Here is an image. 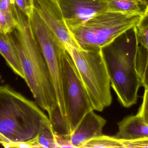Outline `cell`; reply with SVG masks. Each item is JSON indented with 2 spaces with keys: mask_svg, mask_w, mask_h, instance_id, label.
Wrapping results in <instances>:
<instances>
[{
  "mask_svg": "<svg viewBox=\"0 0 148 148\" xmlns=\"http://www.w3.org/2000/svg\"><path fill=\"white\" fill-rule=\"evenodd\" d=\"M16 23L8 34L16 47L24 79L37 105L47 111L51 122L56 116L57 105L53 82L41 50L33 32L30 19L12 0Z\"/></svg>",
  "mask_w": 148,
  "mask_h": 148,
  "instance_id": "obj_1",
  "label": "cell"
},
{
  "mask_svg": "<svg viewBox=\"0 0 148 148\" xmlns=\"http://www.w3.org/2000/svg\"><path fill=\"white\" fill-rule=\"evenodd\" d=\"M123 41H114L102 49L110 85L120 103L126 108L135 104L142 86L137 65L141 44L136 27L122 35Z\"/></svg>",
  "mask_w": 148,
  "mask_h": 148,
  "instance_id": "obj_2",
  "label": "cell"
},
{
  "mask_svg": "<svg viewBox=\"0 0 148 148\" xmlns=\"http://www.w3.org/2000/svg\"><path fill=\"white\" fill-rule=\"evenodd\" d=\"M47 118L34 102L8 85L0 86L2 143H19L34 139L38 134L42 121Z\"/></svg>",
  "mask_w": 148,
  "mask_h": 148,
  "instance_id": "obj_3",
  "label": "cell"
},
{
  "mask_svg": "<svg viewBox=\"0 0 148 148\" xmlns=\"http://www.w3.org/2000/svg\"><path fill=\"white\" fill-rule=\"evenodd\" d=\"M143 16L107 10L80 25L68 28L80 48L103 49L123 34L136 27Z\"/></svg>",
  "mask_w": 148,
  "mask_h": 148,
  "instance_id": "obj_4",
  "label": "cell"
},
{
  "mask_svg": "<svg viewBox=\"0 0 148 148\" xmlns=\"http://www.w3.org/2000/svg\"><path fill=\"white\" fill-rule=\"evenodd\" d=\"M73 61L94 110L101 112L112 102L110 82L102 49L66 48Z\"/></svg>",
  "mask_w": 148,
  "mask_h": 148,
  "instance_id": "obj_5",
  "label": "cell"
},
{
  "mask_svg": "<svg viewBox=\"0 0 148 148\" xmlns=\"http://www.w3.org/2000/svg\"><path fill=\"white\" fill-rule=\"evenodd\" d=\"M36 38L41 50L54 87L57 101L56 120L64 126H69L65 106L62 75V62L66 49L55 34L42 21L33 26Z\"/></svg>",
  "mask_w": 148,
  "mask_h": 148,
  "instance_id": "obj_6",
  "label": "cell"
},
{
  "mask_svg": "<svg viewBox=\"0 0 148 148\" xmlns=\"http://www.w3.org/2000/svg\"><path fill=\"white\" fill-rule=\"evenodd\" d=\"M62 75L65 106L70 135L85 115L94 109L67 50L63 57Z\"/></svg>",
  "mask_w": 148,
  "mask_h": 148,
  "instance_id": "obj_7",
  "label": "cell"
},
{
  "mask_svg": "<svg viewBox=\"0 0 148 148\" xmlns=\"http://www.w3.org/2000/svg\"><path fill=\"white\" fill-rule=\"evenodd\" d=\"M33 7L41 19L55 34L66 48L69 47H80L70 33L57 1L33 0Z\"/></svg>",
  "mask_w": 148,
  "mask_h": 148,
  "instance_id": "obj_8",
  "label": "cell"
},
{
  "mask_svg": "<svg viewBox=\"0 0 148 148\" xmlns=\"http://www.w3.org/2000/svg\"><path fill=\"white\" fill-rule=\"evenodd\" d=\"M58 3L68 28L80 25L108 10L106 0H59Z\"/></svg>",
  "mask_w": 148,
  "mask_h": 148,
  "instance_id": "obj_9",
  "label": "cell"
},
{
  "mask_svg": "<svg viewBox=\"0 0 148 148\" xmlns=\"http://www.w3.org/2000/svg\"><path fill=\"white\" fill-rule=\"evenodd\" d=\"M106 120L91 110L86 114L76 128L70 135L74 148H81L86 142L95 137L102 135Z\"/></svg>",
  "mask_w": 148,
  "mask_h": 148,
  "instance_id": "obj_10",
  "label": "cell"
},
{
  "mask_svg": "<svg viewBox=\"0 0 148 148\" xmlns=\"http://www.w3.org/2000/svg\"><path fill=\"white\" fill-rule=\"evenodd\" d=\"M119 131L115 136L123 140L148 138V124L137 115L127 116L118 123Z\"/></svg>",
  "mask_w": 148,
  "mask_h": 148,
  "instance_id": "obj_11",
  "label": "cell"
},
{
  "mask_svg": "<svg viewBox=\"0 0 148 148\" xmlns=\"http://www.w3.org/2000/svg\"><path fill=\"white\" fill-rule=\"evenodd\" d=\"M0 54L14 72L24 79V73L18 52L8 34L0 33Z\"/></svg>",
  "mask_w": 148,
  "mask_h": 148,
  "instance_id": "obj_12",
  "label": "cell"
},
{
  "mask_svg": "<svg viewBox=\"0 0 148 148\" xmlns=\"http://www.w3.org/2000/svg\"><path fill=\"white\" fill-rule=\"evenodd\" d=\"M106 2L108 11L144 15L145 10L138 0H106Z\"/></svg>",
  "mask_w": 148,
  "mask_h": 148,
  "instance_id": "obj_13",
  "label": "cell"
},
{
  "mask_svg": "<svg viewBox=\"0 0 148 148\" xmlns=\"http://www.w3.org/2000/svg\"><path fill=\"white\" fill-rule=\"evenodd\" d=\"M36 138L40 148H58L55 134L49 118L42 121Z\"/></svg>",
  "mask_w": 148,
  "mask_h": 148,
  "instance_id": "obj_14",
  "label": "cell"
},
{
  "mask_svg": "<svg viewBox=\"0 0 148 148\" xmlns=\"http://www.w3.org/2000/svg\"><path fill=\"white\" fill-rule=\"evenodd\" d=\"M82 148H123L122 140L116 137L101 135L86 142Z\"/></svg>",
  "mask_w": 148,
  "mask_h": 148,
  "instance_id": "obj_15",
  "label": "cell"
},
{
  "mask_svg": "<svg viewBox=\"0 0 148 148\" xmlns=\"http://www.w3.org/2000/svg\"><path fill=\"white\" fill-rule=\"evenodd\" d=\"M137 69L142 86L144 88H148V50L142 52L140 54Z\"/></svg>",
  "mask_w": 148,
  "mask_h": 148,
  "instance_id": "obj_16",
  "label": "cell"
},
{
  "mask_svg": "<svg viewBox=\"0 0 148 148\" xmlns=\"http://www.w3.org/2000/svg\"><path fill=\"white\" fill-rule=\"evenodd\" d=\"M16 23V19H10L0 10V33L9 34L14 29Z\"/></svg>",
  "mask_w": 148,
  "mask_h": 148,
  "instance_id": "obj_17",
  "label": "cell"
},
{
  "mask_svg": "<svg viewBox=\"0 0 148 148\" xmlns=\"http://www.w3.org/2000/svg\"><path fill=\"white\" fill-rule=\"evenodd\" d=\"M136 34L140 44L148 50V27L141 20L136 27Z\"/></svg>",
  "mask_w": 148,
  "mask_h": 148,
  "instance_id": "obj_18",
  "label": "cell"
},
{
  "mask_svg": "<svg viewBox=\"0 0 148 148\" xmlns=\"http://www.w3.org/2000/svg\"><path fill=\"white\" fill-rule=\"evenodd\" d=\"M19 9L30 19L34 11L33 0H14Z\"/></svg>",
  "mask_w": 148,
  "mask_h": 148,
  "instance_id": "obj_19",
  "label": "cell"
},
{
  "mask_svg": "<svg viewBox=\"0 0 148 148\" xmlns=\"http://www.w3.org/2000/svg\"><path fill=\"white\" fill-rule=\"evenodd\" d=\"M137 115L143 122L148 124V88H145L143 101Z\"/></svg>",
  "mask_w": 148,
  "mask_h": 148,
  "instance_id": "obj_20",
  "label": "cell"
},
{
  "mask_svg": "<svg viewBox=\"0 0 148 148\" xmlns=\"http://www.w3.org/2000/svg\"><path fill=\"white\" fill-rule=\"evenodd\" d=\"M122 140L124 148H148V138L134 140Z\"/></svg>",
  "mask_w": 148,
  "mask_h": 148,
  "instance_id": "obj_21",
  "label": "cell"
},
{
  "mask_svg": "<svg viewBox=\"0 0 148 148\" xmlns=\"http://www.w3.org/2000/svg\"><path fill=\"white\" fill-rule=\"evenodd\" d=\"M0 10L9 18L15 20L12 9L11 0H0Z\"/></svg>",
  "mask_w": 148,
  "mask_h": 148,
  "instance_id": "obj_22",
  "label": "cell"
},
{
  "mask_svg": "<svg viewBox=\"0 0 148 148\" xmlns=\"http://www.w3.org/2000/svg\"><path fill=\"white\" fill-rule=\"evenodd\" d=\"M56 140L58 148H74L71 143L70 135H56Z\"/></svg>",
  "mask_w": 148,
  "mask_h": 148,
  "instance_id": "obj_23",
  "label": "cell"
},
{
  "mask_svg": "<svg viewBox=\"0 0 148 148\" xmlns=\"http://www.w3.org/2000/svg\"><path fill=\"white\" fill-rule=\"evenodd\" d=\"M141 21L148 27V15H144L142 18Z\"/></svg>",
  "mask_w": 148,
  "mask_h": 148,
  "instance_id": "obj_24",
  "label": "cell"
},
{
  "mask_svg": "<svg viewBox=\"0 0 148 148\" xmlns=\"http://www.w3.org/2000/svg\"><path fill=\"white\" fill-rule=\"evenodd\" d=\"M138 1L145 8L148 6V0H138Z\"/></svg>",
  "mask_w": 148,
  "mask_h": 148,
  "instance_id": "obj_25",
  "label": "cell"
},
{
  "mask_svg": "<svg viewBox=\"0 0 148 148\" xmlns=\"http://www.w3.org/2000/svg\"><path fill=\"white\" fill-rule=\"evenodd\" d=\"M144 15H148V6L145 8Z\"/></svg>",
  "mask_w": 148,
  "mask_h": 148,
  "instance_id": "obj_26",
  "label": "cell"
},
{
  "mask_svg": "<svg viewBox=\"0 0 148 148\" xmlns=\"http://www.w3.org/2000/svg\"><path fill=\"white\" fill-rule=\"evenodd\" d=\"M2 142H1V141L0 140V144H1Z\"/></svg>",
  "mask_w": 148,
  "mask_h": 148,
  "instance_id": "obj_27",
  "label": "cell"
},
{
  "mask_svg": "<svg viewBox=\"0 0 148 148\" xmlns=\"http://www.w3.org/2000/svg\"><path fill=\"white\" fill-rule=\"evenodd\" d=\"M1 75H0V80H1Z\"/></svg>",
  "mask_w": 148,
  "mask_h": 148,
  "instance_id": "obj_28",
  "label": "cell"
},
{
  "mask_svg": "<svg viewBox=\"0 0 148 148\" xmlns=\"http://www.w3.org/2000/svg\"><path fill=\"white\" fill-rule=\"evenodd\" d=\"M56 1H58H58H59V0H56Z\"/></svg>",
  "mask_w": 148,
  "mask_h": 148,
  "instance_id": "obj_29",
  "label": "cell"
}]
</instances>
